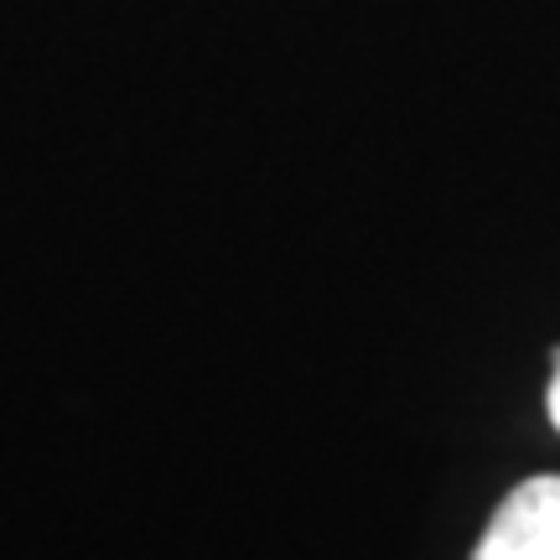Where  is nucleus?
Masks as SVG:
<instances>
[{"instance_id":"1","label":"nucleus","mask_w":560,"mask_h":560,"mask_svg":"<svg viewBox=\"0 0 560 560\" xmlns=\"http://www.w3.org/2000/svg\"><path fill=\"white\" fill-rule=\"evenodd\" d=\"M472 560H560V478L520 482L482 535Z\"/></svg>"},{"instance_id":"2","label":"nucleus","mask_w":560,"mask_h":560,"mask_svg":"<svg viewBox=\"0 0 560 560\" xmlns=\"http://www.w3.org/2000/svg\"><path fill=\"white\" fill-rule=\"evenodd\" d=\"M550 420H556V431H560V359H556V374H550Z\"/></svg>"}]
</instances>
